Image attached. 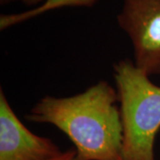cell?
Listing matches in <instances>:
<instances>
[{
    "instance_id": "6da1fadb",
    "label": "cell",
    "mask_w": 160,
    "mask_h": 160,
    "mask_svg": "<svg viewBox=\"0 0 160 160\" xmlns=\"http://www.w3.org/2000/svg\"><path fill=\"white\" fill-rule=\"evenodd\" d=\"M117 89L101 80L69 97L46 95L26 118L63 132L83 160H122L123 128Z\"/></svg>"
},
{
    "instance_id": "7a4b0ae2",
    "label": "cell",
    "mask_w": 160,
    "mask_h": 160,
    "mask_svg": "<svg viewBox=\"0 0 160 160\" xmlns=\"http://www.w3.org/2000/svg\"><path fill=\"white\" fill-rule=\"evenodd\" d=\"M123 128L122 160H156L160 129V86L130 60L114 64Z\"/></svg>"
},
{
    "instance_id": "3957f363",
    "label": "cell",
    "mask_w": 160,
    "mask_h": 160,
    "mask_svg": "<svg viewBox=\"0 0 160 160\" xmlns=\"http://www.w3.org/2000/svg\"><path fill=\"white\" fill-rule=\"evenodd\" d=\"M117 21L131 40L134 65L149 77L160 75V0H123Z\"/></svg>"
},
{
    "instance_id": "277c9868",
    "label": "cell",
    "mask_w": 160,
    "mask_h": 160,
    "mask_svg": "<svg viewBox=\"0 0 160 160\" xmlns=\"http://www.w3.org/2000/svg\"><path fill=\"white\" fill-rule=\"evenodd\" d=\"M49 138L30 132L0 90V160H51L62 153Z\"/></svg>"
},
{
    "instance_id": "5b68a950",
    "label": "cell",
    "mask_w": 160,
    "mask_h": 160,
    "mask_svg": "<svg viewBox=\"0 0 160 160\" xmlns=\"http://www.w3.org/2000/svg\"><path fill=\"white\" fill-rule=\"evenodd\" d=\"M99 0H45L37 8L31 9L17 14H2L0 16V29L4 30L18 23H21L34 18L46 12L62 7L78 6V7H92Z\"/></svg>"
},
{
    "instance_id": "8992f818",
    "label": "cell",
    "mask_w": 160,
    "mask_h": 160,
    "mask_svg": "<svg viewBox=\"0 0 160 160\" xmlns=\"http://www.w3.org/2000/svg\"><path fill=\"white\" fill-rule=\"evenodd\" d=\"M51 160H83L80 158L78 151L76 150L75 148H70L68 150L63 151L62 154L60 155L59 157L53 158Z\"/></svg>"
},
{
    "instance_id": "52a82bcc",
    "label": "cell",
    "mask_w": 160,
    "mask_h": 160,
    "mask_svg": "<svg viewBox=\"0 0 160 160\" xmlns=\"http://www.w3.org/2000/svg\"><path fill=\"white\" fill-rule=\"evenodd\" d=\"M26 6H36L43 3L45 0H22Z\"/></svg>"
},
{
    "instance_id": "ba28073f",
    "label": "cell",
    "mask_w": 160,
    "mask_h": 160,
    "mask_svg": "<svg viewBox=\"0 0 160 160\" xmlns=\"http://www.w3.org/2000/svg\"><path fill=\"white\" fill-rule=\"evenodd\" d=\"M12 1H14V0H0L1 4H6V3H9V2H12Z\"/></svg>"
}]
</instances>
